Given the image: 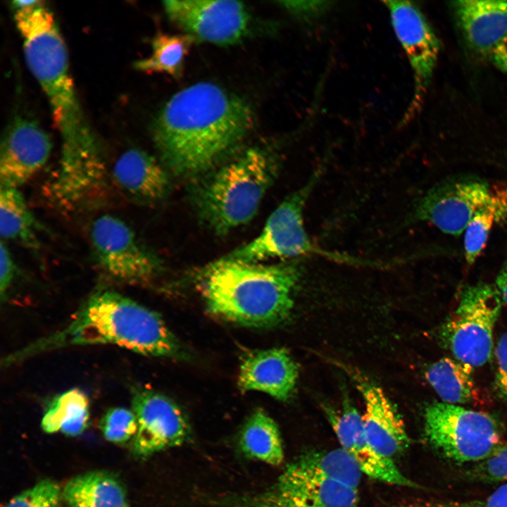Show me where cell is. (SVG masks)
<instances>
[{
    "instance_id": "obj_1",
    "label": "cell",
    "mask_w": 507,
    "mask_h": 507,
    "mask_svg": "<svg viewBox=\"0 0 507 507\" xmlns=\"http://www.w3.org/2000/svg\"><path fill=\"white\" fill-rule=\"evenodd\" d=\"M247 103L211 82L174 94L159 113L153 140L161 163L182 177L203 174L244 138L253 125Z\"/></svg>"
},
{
    "instance_id": "obj_2",
    "label": "cell",
    "mask_w": 507,
    "mask_h": 507,
    "mask_svg": "<svg viewBox=\"0 0 507 507\" xmlns=\"http://www.w3.org/2000/svg\"><path fill=\"white\" fill-rule=\"evenodd\" d=\"M113 344L135 353L181 358L184 351L156 312L112 289L96 292L61 331L11 355V362L70 345Z\"/></svg>"
},
{
    "instance_id": "obj_3",
    "label": "cell",
    "mask_w": 507,
    "mask_h": 507,
    "mask_svg": "<svg viewBox=\"0 0 507 507\" xmlns=\"http://www.w3.org/2000/svg\"><path fill=\"white\" fill-rule=\"evenodd\" d=\"M300 278L297 261L264 265L223 258L203 272L199 286L211 314L244 326L270 327L291 314Z\"/></svg>"
},
{
    "instance_id": "obj_4",
    "label": "cell",
    "mask_w": 507,
    "mask_h": 507,
    "mask_svg": "<svg viewBox=\"0 0 507 507\" xmlns=\"http://www.w3.org/2000/svg\"><path fill=\"white\" fill-rule=\"evenodd\" d=\"M25 58L44 92L61 139V150L74 152L96 144L80 108L69 71L68 52L52 12L43 1L14 10Z\"/></svg>"
},
{
    "instance_id": "obj_5",
    "label": "cell",
    "mask_w": 507,
    "mask_h": 507,
    "mask_svg": "<svg viewBox=\"0 0 507 507\" xmlns=\"http://www.w3.org/2000/svg\"><path fill=\"white\" fill-rule=\"evenodd\" d=\"M277 158L251 148L216 170L195 193L201 218L218 234L247 223L278 173Z\"/></svg>"
},
{
    "instance_id": "obj_6",
    "label": "cell",
    "mask_w": 507,
    "mask_h": 507,
    "mask_svg": "<svg viewBox=\"0 0 507 507\" xmlns=\"http://www.w3.org/2000/svg\"><path fill=\"white\" fill-rule=\"evenodd\" d=\"M211 502L221 507H356L358 488L334 480L325 460L313 451L287 465L265 489Z\"/></svg>"
},
{
    "instance_id": "obj_7",
    "label": "cell",
    "mask_w": 507,
    "mask_h": 507,
    "mask_svg": "<svg viewBox=\"0 0 507 507\" xmlns=\"http://www.w3.org/2000/svg\"><path fill=\"white\" fill-rule=\"evenodd\" d=\"M321 175L320 169L315 171L302 187L289 194L271 213L257 237L223 258L259 263L270 258L319 255L339 262L353 263L354 258L317 247L311 242L304 228V206Z\"/></svg>"
},
{
    "instance_id": "obj_8",
    "label": "cell",
    "mask_w": 507,
    "mask_h": 507,
    "mask_svg": "<svg viewBox=\"0 0 507 507\" xmlns=\"http://www.w3.org/2000/svg\"><path fill=\"white\" fill-rule=\"evenodd\" d=\"M423 430L431 446L458 463H479L503 444L501 427L489 414L442 401L426 406Z\"/></svg>"
},
{
    "instance_id": "obj_9",
    "label": "cell",
    "mask_w": 507,
    "mask_h": 507,
    "mask_svg": "<svg viewBox=\"0 0 507 507\" xmlns=\"http://www.w3.org/2000/svg\"><path fill=\"white\" fill-rule=\"evenodd\" d=\"M502 302L496 287L489 284L477 283L463 290L456 310L439 332L456 359L472 368L489 361Z\"/></svg>"
},
{
    "instance_id": "obj_10",
    "label": "cell",
    "mask_w": 507,
    "mask_h": 507,
    "mask_svg": "<svg viewBox=\"0 0 507 507\" xmlns=\"http://www.w3.org/2000/svg\"><path fill=\"white\" fill-rule=\"evenodd\" d=\"M90 240L100 268L118 282L149 284L162 270L160 260L140 243L132 229L116 216L104 215L96 218L91 226Z\"/></svg>"
},
{
    "instance_id": "obj_11",
    "label": "cell",
    "mask_w": 507,
    "mask_h": 507,
    "mask_svg": "<svg viewBox=\"0 0 507 507\" xmlns=\"http://www.w3.org/2000/svg\"><path fill=\"white\" fill-rule=\"evenodd\" d=\"M392 28L414 77V96L406 118L419 108L431 81L440 49L439 39L419 7L408 1H384Z\"/></svg>"
},
{
    "instance_id": "obj_12",
    "label": "cell",
    "mask_w": 507,
    "mask_h": 507,
    "mask_svg": "<svg viewBox=\"0 0 507 507\" xmlns=\"http://www.w3.org/2000/svg\"><path fill=\"white\" fill-rule=\"evenodd\" d=\"M132 410L137 421L132 451L141 458L180 446L190 437L187 418L180 408L167 396L154 390L135 389Z\"/></svg>"
},
{
    "instance_id": "obj_13",
    "label": "cell",
    "mask_w": 507,
    "mask_h": 507,
    "mask_svg": "<svg viewBox=\"0 0 507 507\" xmlns=\"http://www.w3.org/2000/svg\"><path fill=\"white\" fill-rule=\"evenodd\" d=\"M172 22L189 35L216 44H232L247 33L249 12L237 1H165Z\"/></svg>"
},
{
    "instance_id": "obj_14",
    "label": "cell",
    "mask_w": 507,
    "mask_h": 507,
    "mask_svg": "<svg viewBox=\"0 0 507 507\" xmlns=\"http://www.w3.org/2000/svg\"><path fill=\"white\" fill-rule=\"evenodd\" d=\"M492 187L473 179L441 183L418 201L413 216L429 222L444 233L458 236L464 232L475 213L487 203Z\"/></svg>"
},
{
    "instance_id": "obj_15",
    "label": "cell",
    "mask_w": 507,
    "mask_h": 507,
    "mask_svg": "<svg viewBox=\"0 0 507 507\" xmlns=\"http://www.w3.org/2000/svg\"><path fill=\"white\" fill-rule=\"evenodd\" d=\"M51 149L50 137L35 121L15 119L1 144V187L24 184L46 164Z\"/></svg>"
},
{
    "instance_id": "obj_16",
    "label": "cell",
    "mask_w": 507,
    "mask_h": 507,
    "mask_svg": "<svg viewBox=\"0 0 507 507\" xmlns=\"http://www.w3.org/2000/svg\"><path fill=\"white\" fill-rule=\"evenodd\" d=\"M327 416L344 449L357 463L363 474L392 485L418 487L399 469L394 460L380 454L368 439L362 415L349 403L342 411H328Z\"/></svg>"
},
{
    "instance_id": "obj_17",
    "label": "cell",
    "mask_w": 507,
    "mask_h": 507,
    "mask_svg": "<svg viewBox=\"0 0 507 507\" xmlns=\"http://www.w3.org/2000/svg\"><path fill=\"white\" fill-rule=\"evenodd\" d=\"M356 377L365 403L362 418L365 435L380 454L394 460L410 443L403 421L380 387L363 377Z\"/></svg>"
},
{
    "instance_id": "obj_18",
    "label": "cell",
    "mask_w": 507,
    "mask_h": 507,
    "mask_svg": "<svg viewBox=\"0 0 507 507\" xmlns=\"http://www.w3.org/2000/svg\"><path fill=\"white\" fill-rule=\"evenodd\" d=\"M298 375L297 365L285 349L259 350L243 358L238 385L242 391L262 392L284 401L292 396Z\"/></svg>"
},
{
    "instance_id": "obj_19",
    "label": "cell",
    "mask_w": 507,
    "mask_h": 507,
    "mask_svg": "<svg viewBox=\"0 0 507 507\" xmlns=\"http://www.w3.org/2000/svg\"><path fill=\"white\" fill-rule=\"evenodd\" d=\"M451 7L469 47L491 56L507 37V0H460Z\"/></svg>"
},
{
    "instance_id": "obj_20",
    "label": "cell",
    "mask_w": 507,
    "mask_h": 507,
    "mask_svg": "<svg viewBox=\"0 0 507 507\" xmlns=\"http://www.w3.org/2000/svg\"><path fill=\"white\" fill-rule=\"evenodd\" d=\"M113 176L122 192L138 203L158 202L169 189V177L164 165L139 149H130L118 158Z\"/></svg>"
},
{
    "instance_id": "obj_21",
    "label": "cell",
    "mask_w": 507,
    "mask_h": 507,
    "mask_svg": "<svg viewBox=\"0 0 507 507\" xmlns=\"http://www.w3.org/2000/svg\"><path fill=\"white\" fill-rule=\"evenodd\" d=\"M63 497L70 507H130L120 481L101 470L70 479L63 489Z\"/></svg>"
},
{
    "instance_id": "obj_22",
    "label": "cell",
    "mask_w": 507,
    "mask_h": 507,
    "mask_svg": "<svg viewBox=\"0 0 507 507\" xmlns=\"http://www.w3.org/2000/svg\"><path fill=\"white\" fill-rule=\"evenodd\" d=\"M238 444L248 458L277 466L284 458L282 439L275 420L264 411H255L239 432Z\"/></svg>"
},
{
    "instance_id": "obj_23",
    "label": "cell",
    "mask_w": 507,
    "mask_h": 507,
    "mask_svg": "<svg viewBox=\"0 0 507 507\" xmlns=\"http://www.w3.org/2000/svg\"><path fill=\"white\" fill-rule=\"evenodd\" d=\"M472 369L456 358L444 357L430 365L425 377L442 402L460 406L477 399Z\"/></svg>"
},
{
    "instance_id": "obj_24",
    "label": "cell",
    "mask_w": 507,
    "mask_h": 507,
    "mask_svg": "<svg viewBox=\"0 0 507 507\" xmlns=\"http://www.w3.org/2000/svg\"><path fill=\"white\" fill-rule=\"evenodd\" d=\"M39 223L18 188L1 187L0 234L1 239L31 249L39 246Z\"/></svg>"
},
{
    "instance_id": "obj_25",
    "label": "cell",
    "mask_w": 507,
    "mask_h": 507,
    "mask_svg": "<svg viewBox=\"0 0 507 507\" xmlns=\"http://www.w3.org/2000/svg\"><path fill=\"white\" fill-rule=\"evenodd\" d=\"M89 420V401L79 389L57 396L49 404L41 423L46 433L62 432L68 436L82 434Z\"/></svg>"
},
{
    "instance_id": "obj_26",
    "label": "cell",
    "mask_w": 507,
    "mask_h": 507,
    "mask_svg": "<svg viewBox=\"0 0 507 507\" xmlns=\"http://www.w3.org/2000/svg\"><path fill=\"white\" fill-rule=\"evenodd\" d=\"M507 215V184L494 186L487 203L473 215L464 231L465 258L469 265L477 260L495 223Z\"/></svg>"
},
{
    "instance_id": "obj_27",
    "label": "cell",
    "mask_w": 507,
    "mask_h": 507,
    "mask_svg": "<svg viewBox=\"0 0 507 507\" xmlns=\"http://www.w3.org/2000/svg\"><path fill=\"white\" fill-rule=\"evenodd\" d=\"M189 35L158 34L152 41V53L137 61L136 69L146 73H165L179 77L193 41Z\"/></svg>"
},
{
    "instance_id": "obj_28",
    "label": "cell",
    "mask_w": 507,
    "mask_h": 507,
    "mask_svg": "<svg viewBox=\"0 0 507 507\" xmlns=\"http://www.w3.org/2000/svg\"><path fill=\"white\" fill-rule=\"evenodd\" d=\"M137 427V418L132 410L121 407L109 409L99 422V428L104 438L118 444L133 439Z\"/></svg>"
},
{
    "instance_id": "obj_29",
    "label": "cell",
    "mask_w": 507,
    "mask_h": 507,
    "mask_svg": "<svg viewBox=\"0 0 507 507\" xmlns=\"http://www.w3.org/2000/svg\"><path fill=\"white\" fill-rule=\"evenodd\" d=\"M63 500L59 485L44 479L14 496L5 507H61Z\"/></svg>"
},
{
    "instance_id": "obj_30",
    "label": "cell",
    "mask_w": 507,
    "mask_h": 507,
    "mask_svg": "<svg viewBox=\"0 0 507 507\" xmlns=\"http://www.w3.org/2000/svg\"><path fill=\"white\" fill-rule=\"evenodd\" d=\"M472 479L482 482L507 481V443L468 471Z\"/></svg>"
},
{
    "instance_id": "obj_31",
    "label": "cell",
    "mask_w": 507,
    "mask_h": 507,
    "mask_svg": "<svg viewBox=\"0 0 507 507\" xmlns=\"http://www.w3.org/2000/svg\"><path fill=\"white\" fill-rule=\"evenodd\" d=\"M430 507H507V483L482 499L438 501Z\"/></svg>"
},
{
    "instance_id": "obj_32",
    "label": "cell",
    "mask_w": 507,
    "mask_h": 507,
    "mask_svg": "<svg viewBox=\"0 0 507 507\" xmlns=\"http://www.w3.org/2000/svg\"><path fill=\"white\" fill-rule=\"evenodd\" d=\"M283 6L301 20L313 21L323 15L330 8L332 1H282Z\"/></svg>"
},
{
    "instance_id": "obj_33",
    "label": "cell",
    "mask_w": 507,
    "mask_h": 507,
    "mask_svg": "<svg viewBox=\"0 0 507 507\" xmlns=\"http://www.w3.org/2000/svg\"><path fill=\"white\" fill-rule=\"evenodd\" d=\"M495 353L497 363L495 389L498 396L507 403V332L500 337Z\"/></svg>"
},
{
    "instance_id": "obj_34",
    "label": "cell",
    "mask_w": 507,
    "mask_h": 507,
    "mask_svg": "<svg viewBox=\"0 0 507 507\" xmlns=\"http://www.w3.org/2000/svg\"><path fill=\"white\" fill-rule=\"evenodd\" d=\"M16 265L8 246L1 239L0 244V295L4 300L15 277Z\"/></svg>"
},
{
    "instance_id": "obj_35",
    "label": "cell",
    "mask_w": 507,
    "mask_h": 507,
    "mask_svg": "<svg viewBox=\"0 0 507 507\" xmlns=\"http://www.w3.org/2000/svg\"><path fill=\"white\" fill-rule=\"evenodd\" d=\"M491 58L496 66L507 75V37L493 51Z\"/></svg>"
},
{
    "instance_id": "obj_36",
    "label": "cell",
    "mask_w": 507,
    "mask_h": 507,
    "mask_svg": "<svg viewBox=\"0 0 507 507\" xmlns=\"http://www.w3.org/2000/svg\"><path fill=\"white\" fill-rule=\"evenodd\" d=\"M495 283L502 301L507 304V261L498 274Z\"/></svg>"
}]
</instances>
